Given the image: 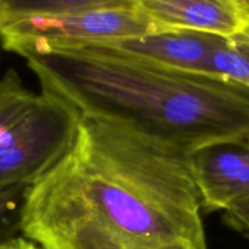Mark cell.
<instances>
[{
	"instance_id": "cell-1",
	"label": "cell",
	"mask_w": 249,
	"mask_h": 249,
	"mask_svg": "<svg viewBox=\"0 0 249 249\" xmlns=\"http://www.w3.org/2000/svg\"><path fill=\"white\" fill-rule=\"evenodd\" d=\"M191 156L82 114L70 152L27 187L19 232L41 249H208Z\"/></svg>"
},
{
	"instance_id": "cell-2",
	"label": "cell",
	"mask_w": 249,
	"mask_h": 249,
	"mask_svg": "<svg viewBox=\"0 0 249 249\" xmlns=\"http://www.w3.org/2000/svg\"><path fill=\"white\" fill-rule=\"evenodd\" d=\"M21 57L41 91L184 155L219 142H249V88L238 83L68 49Z\"/></svg>"
},
{
	"instance_id": "cell-3",
	"label": "cell",
	"mask_w": 249,
	"mask_h": 249,
	"mask_svg": "<svg viewBox=\"0 0 249 249\" xmlns=\"http://www.w3.org/2000/svg\"><path fill=\"white\" fill-rule=\"evenodd\" d=\"M82 113L71 102L41 91L28 111L0 135V189L31 186L72 148Z\"/></svg>"
},
{
	"instance_id": "cell-4",
	"label": "cell",
	"mask_w": 249,
	"mask_h": 249,
	"mask_svg": "<svg viewBox=\"0 0 249 249\" xmlns=\"http://www.w3.org/2000/svg\"><path fill=\"white\" fill-rule=\"evenodd\" d=\"M168 31L134 6H106L10 22L0 28V45L22 56L45 49L114 40Z\"/></svg>"
},
{
	"instance_id": "cell-5",
	"label": "cell",
	"mask_w": 249,
	"mask_h": 249,
	"mask_svg": "<svg viewBox=\"0 0 249 249\" xmlns=\"http://www.w3.org/2000/svg\"><path fill=\"white\" fill-rule=\"evenodd\" d=\"M223 38L202 32L168 29L146 36L53 49L84 51L143 65L206 74L209 55Z\"/></svg>"
},
{
	"instance_id": "cell-6",
	"label": "cell",
	"mask_w": 249,
	"mask_h": 249,
	"mask_svg": "<svg viewBox=\"0 0 249 249\" xmlns=\"http://www.w3.org/2000/svg\"><path fill=\"white\" fill-rule=\"evenodd\" d=\"M191 165L204 211L226 212L249 201V142L207 146L191 156Z\"/></svg>"
},
{
	"instance_id": "cell-7",
	"label": "cell",
	"mask_w": 249,
	"mask_h": 249,
	"mask_svg": "<svg viewBox=\"0 0 249 249\" xmlns=\"http://www.w3.org/2000/svg\"><path fill=\"white\" fill-rule=\"evenodd\" d=\"M164 29L231 36L249 27V14L235 0H131Z\"/></svg>"
},
{
	"instance_id": "cell-8",
	"label": "cell",
	"mask_w": 249,
	"mask_h": 249,
	"mask_svg": "<svg viewBox=\"0 0 249 249\" xmlns=\"http://www.w3.org/2000/svg\"><path fill=\"white\" fill-rule=\"evenodd\" d=\"M206 74L249 88V27L235 36L221 39L209 55Z\"/></svg>"
},
{
	"instance_id": "cell-9",
	"label": "cell",
	"mask_w": 249,
	"mask_h": 249,
	"mask_svg": "<svg viewBox=\"0 0 249 249\" xmlns=\"http://www.w3.org/2000/svg\"><path fill=\"white\" fill-rule=\"evenodd\" d=\"M106 6H133L131 0H0V28L10 22Z\"/></svg>"
},
{
	"instance_id": "cell-10",
	"label": "cell",
	"mask_w": 249,
	"mask_h": 249,
	"mask_svg": "<svg viewBox=\"0 0 249 249\" xmlns=\"http://www.w3.org/2000/svg\"><path fill=\"white\" fill-rule=\"evenodd\" d=\"M36 95L23 87L15 70H7L0 78V135L23 117Z\"/></svg>"
},
{
	"instance_id": "cell-11",
	"label": "cell",
	"mask_w": 249,
	"mask_h": 249,
	"mask_svg": "<svg viewBox=\"0 0 249 249\" xmlns=\"http://www.w3.org/2000/svg\"><path fill=\"white\" fill-rule=\"evenodd\" d=\"M26 185L0 189V243L15 237L19 231Z\"/></svg>"
},
{
	"instance_id": "cell-12",
	"label": "cell",
	"mask_w": 249,
	"mask_h": 249,
	"mask_svg": "<svg viewBox=\"0 0 249 249\" xmlns=\"http://www.w3.org/2000/svg\"><path fill=\"white\" fill-rule=\"evenodd\" d=\"M224 220L249 240V201L224 212Z\"/></svg>"
},
{
	"instance_id": "cell-13",
	"label": "cell",
	"mask_w": 249,
	"mask_h": 249,
	"mask_svg": "<svg viewBox=\"0 0 249 249\" xmlns=\"http://www.w3.org/2000/svg\"><path fill=\"white\" fill-rule=\"evenodd\" d=\"M0 249H41L34 242L23 236H15L5 242L0 243Z\"/></svg>"
},
{
	"instance_id": "cell-14",
	"label": "cell",
	"mask_w": 249,
	"mask_h": 249,
	"mask_svg": "<svg viewBox=\"0 0 249 249\" xmlns=\"http://www.w3.org/2000/svg\"><path fill=\"white\" fill-rule=\"evenodd\" d=\"M236 1H237L238 4H240L249 14V0H236Z\"/></svg>"
},
{
	"instance_id": "cell-15",
	"label": "cell",
	"mask_w": 249,
	"mask_h": 249,
	"mask_svg": "<svg viewBox=\"0 0 249 249\" xmlns=\"http://www.w3.org/2000/svg\"><path fill=\"white\" fill-rule=\"evenodd\" d=\"M235 1H236V0H235Z\"/></svg>"
}]
</instances>
